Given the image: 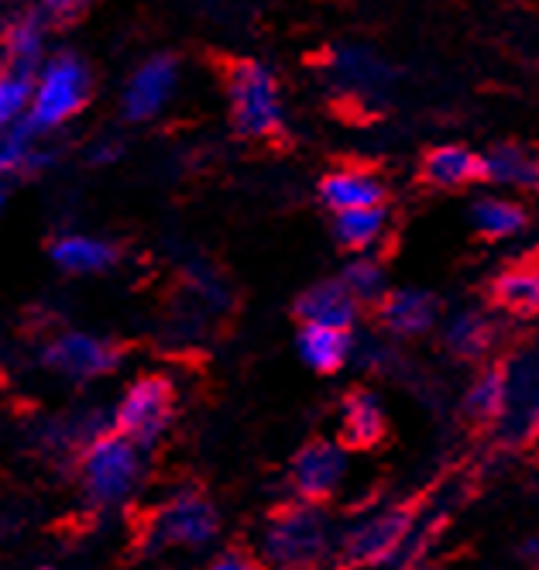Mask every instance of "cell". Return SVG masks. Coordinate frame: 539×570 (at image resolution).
I'll return each mask as SVG.
<instances>
[{"label":"cell","instance_id":"6da1fadb","mask_svg":"<svg viewBox=\"0 0 539 570\" xmlns=\"http://www.w3.org/2000/svg\"><path fill=\"white\" fill-rule=\"evenodd\" d=\"M79 478L82 492L97 509H117L138 492L145 478V454L138 443L120 436L117 430L100 433L82 446Z\"/></svg>","mask_w":539,"mask_h":570},{"label":"cell","instance_id":"7a4b0ae2","mask_svg":"<svg viewBox=\"0 0 539 570\" xmlns=\"http://www.w3.org/2000/svg\"><path fill=\"white\" fill-rule=\"evenodd\" d=\"M90 100V69L79 56H49L31 76V100L24 125L31 131H56L87 107Z\"/></svg>","mask_w":539,"mask_h":570},{"label":"cell","instance_id":"3957f363","mask_svg":"<svg viewBox=\"0 0 539 570\" xmlns=\"http://www.w3.org/2000/svg\"><path fill=\"white\" fill-rule=\"evenodd\" d=\"M227 107L234 131L244 138H272L282 131L285 107L278 79L255 59L234 62L227 69Z\"/></svg>","mask_w":539,"mask_h":570},{"label":"cell","instance_id":"277c9868","mask_svg":"<svg viewBox=\"0 0 539 570\" xmlns=\"http://www.w3.org/2000/svg\"><path fill=\"white\" fill-rule=\"evenodd\" d=\"M262 553L275 570H313L330 553V522L313 502L288 505L265 525Z\"/></svg>","mask_w":539,"mask_h":570},{"label":"cell","instance_id":"5b68a950","mask_svg":"<svg viewBox=\"0 0 539 570\" xmlns=\"http://www.w3.org/2000/svg\"><path fill=\"white\" fill-rule=\"evenodd\" d=\"M176 416V389L161 375H141L124 392V399L114 410V430L138 443L141 451L165 436Z\"/></svg>","mask_w":539,"mask_h":570},{"label":"cell","instance_id":"8992f818","mask_svg":"<svg viewBox=\"0 0 539 570\" xmlns=\"http://www.w3.org/2000/svg\"><path fill=\"white\" fill-rule=\"evenodd\" d=\"M412 522H416V512L405 505H389L379 509L364 519H357L344 540H341V557L351 567H392L402 543L412 533Z\"/></svg>","mask_w":539,"mask_h":570},{"label":"cell","instance_id":"52a82bcc","mask_svg":"<svg viewBox=\"0 0 539 570\" xmlns=\"http://www.w3.org/2000/svg\"><path fill=\"white\" fill-rule=\"evenodd\" d=\"M220 533V512L217 505L199 495V492H179L165 502L148 529L151 547L165 550V547H206Z\"/></svg>","mask_w":539,"mask_h":570},{"label":"cell","instance_id":"ba28073f","mask_svg":"<svg viewBox=\"0 0 539 570\" xmlns=\"http://www.w3.org/2000/svg\"><path fill=\"white\" fill-rule=\"evenodd\" d=\"M41 361L49 368L69 382H94L100 375H110L117 364H120V351L97 337V334H82V331H66L59 337H52L46 344V354Z\"/></svg>","mask_w":539,"mask_h":570},{"label":"cell","instance_id":"9c48e42d","mask_svg":"<svg viewBox=\"0 0 539 570\" xmlns=\"http://www.w3.org/2000/svg\"><path fill=\"white\" fill-rule=\"evenodd\" d=\"M502 368L509 379V402L499 416V430L502 440L522 443L539 433V347L516 354Z\"/></svg>","mask_w":539,"mask_h":570},{"label":"cell","instance_id":"30bf717a","mask_svg":"<svg viewBox=\"0 0 539 570\" xmlns=\"http://www.w3.org/2000/svg\"><path fill=\"white\" fill-rule=\"evenodd\" d=\"M176 90H179V66H176V59L173 56H151V59H145L131 72L128 87H124V94H120L124 117L135 120V125L158 117L165 107L173 104Z\"/></svg>","mask_w":539,"mask_h":570},{"label":"cell","instance_id":"8fae6325","mask_svg":"<svg viewBox=\"0 0 539 570\" xmlns=\"http://www.w3.org/2000/svg\"><path fill=\"white\" fill-rule=\"evenodd\" d=\"M347 478V454L341 443L313 440L293 461V488L303 502H323L337 492Z\"/></svg>","mask_w":539,"mask_h":570},{"label":"cell","instance_id":"7c38bea8","mask_svg":"<svg viewBox=\"0 0 539 570\" xmlns=\"http://www.w3.org/2000/svg\"><path fill=\"white\" fill-rule=\"evenodd\" d=\"M320 199L326 210L344 214V210H364V207H385V183L379 173L344 166L326 173L320 183Z\"/></svg>","mask_w":539,"mask_h":570},{"label":"cell","instance_id":"4fadbf2b","mask_svg":"<svg viewBox=\"0 0 539 570\" xmlns=\"http://www.w3.org/2000/svg\"><path fill=\"white\" fill-rule=\"evenodd\" d=\"M379 320L395 337H423L437 327L440 303L427 289H392L379 303Z\"/></svg>","mask_w":539,"mask_h":570},{"label":"cell","instance_id":"5bb4252c","mask_svg":"<svg viewBox=\"0 0 539 570\" xmlns=\"http://www.w3.org/2000/svg\"><path fill=\"white\" fill-rule=\"evenodd\" d=\"M361 303L344 289L341 278H326L316 282L296 299V316L303 323H316V327H337V331H351L357 320Z\"/></svg>","mask_w":539,"mask_h":570},{"label":"cell","instance_id":"9a60e30c","mask_svg":"<svg viewBox=\"0 0 539 570\" xmlns=\"http://www.w3.org/2000/svg\"><path fill=\"white\" fill-rule=\"evenodd\" d=\"M481 179L502 189H539V155L529 145L502 141L481 155Z\"/></svg>","mask_w":539,"mask_h":570},{"label":"cell","instance_id":"2e32d148","mask_svg":"<svg viewBox=\"0 0 539 570\" xmlns=\"http://www.w3.org/2000/svg\"><path fill=\"white\" fill-rule=\"evenodd\" d=\"M300 357L306 368L320 372V375H334L344 364L354 357V341L351 331H337V327H316V323H303V331L296 337Z\"/></svg>","mask_w":539,"mask_h":570},{"label":"cell","instance_id":"e0dca14e","mask_svg":"<svg viewBox=\"0 0 539 570\" xmlns=\"http://www.w3.org/2000/svg\"><path fill=\"white\" fill-rule=\"evenodd\" d=\"M52 262L69 275H100L117 265V248L94 234H66L52 244Z\"/></svg>","mask_w":539,"mask_h":570},{"label":"cell","instance_id":"ac0fdd59","mask_svg":"<svg viewBox=\"0 0 539 570\" xmlns=\"http://www.w3.org/2000/svg\"><path fill=\"white\" fill-rule=\"evenodd\" d=\"M423 179L437 189H464L481 179V155L464 145H440L423 158Z\"/></svg>","mask_w":539,"mask_h":570},{"label":"cell","instance_id":"d6986e66","mask_svg":"<svg viewBox=\"0 0 539 570\" xmlns=\"http://www.w3.org/2000/svg\"><path fill=\"white\" fill-rule=\"evenodd\" d=\"M341 436L351 446H375L385 436V410L375 392H351L341 405Z\"/></svg>","mask_w":539,"mask_h":570},{"label":"cell","instance_id":"ffe728a7","mask_svg":"<svg viewBox=\"0 0 539 570\" xmlns=\"http://www.w3.org/2000/svg\"><path fill=\"white\" fill-rule=\"evenodd\" d=\"M471 224L481 237L488 240H509L516 234L526 230L529 214L522 203H516L512 196H478L471 203Z\"/></svg>","mask_w":539,"mask_h":570},{"label":"cell","instance_id":"44dd1931","mask_svg":"<svg viewBox=\"0 0 539 570\" xmlns=\"http://www.w3.org/2000/svg\"><path fill=\"white\" fill-rule=\"evenodd\" d=\"M443 344L450 354L474 361L494 344V323L481 309H458L443 323Z\"/></svg>","mask_w":539,"mask_h":570},{"label":"cell","instance_id":"7402d4cb","mask_svg":"<svg viewBox=\"0 0 539 570\" xmlns=\"http://www.w3.org/2000/svg\"><path fill=\"white\" fill-rule=\"evenodd\" d=\"M334 72L344 87L351 90H361V94H379L389 87L392 79V69L382 56H375L371 49H341L334 56Z\"/></svg>","mask_w":539,"mask_h":570},{"label":"cell","instance_id":"603a6c76","mask_svg":"<svg viewBox=\"0 0 539 570\" xmlns=\"http://www.w3.org/2000/svg\"><path fill=\"white\" fill-rule=\"evenodd\" d=\"M389 230V210L385 207H364V210H344L334 214V237L347 252L367 255Z\"/></svg>","mask_w":539,"mask_h":570},{"label":"cell","instance_id":"cb8c5ba5","mask_svg":"<svg viewBox=\"0 0 539 570\" xmlns=\"http://www.w3.org/2000/svg\"><path fill=\"white\" fill-rule=\"evenodd\" d=\"M494 303L509 313L532 316L539 313V268H509L494 278Z\"/></svg>","mask_w":539,"mask_h":570},{"label":"cell","instance_id":"d4e9b609","mask_svg":"<svg viewBox=\"0 0 539 570\" xmlns=\"http://www.w3.org/2000/svg\"><path fill=\"white\" fill-rule=\"evenodd\" d=\"M506 402H509V379H506V368H499V364L481 372L464 399L468 413L478 423H499V416L506 413Z\"/></svg>","mask_w":539,"mask_h":570},{"label":"cell","instance_id":"484cf974","mask_svg":"<svg viewBox=\"0 0 539 570\" xmlns=\"http://www.w3.org/2000/svg\"><path fill=\"white\" fill-rule=\"evenodd\" d=\"M49 161V151L38 148V138L35 131L24 125L11 128L0 135V173H28V169H41Z\"/></svg>","mask_w":539,"mask_h":570},{"label":"cell","instance_id":"4316f807","mask_svg":"<svg viewBox=\"0 0 539 570\" xmlns=\"http://www.w3.org/2000/svg\"><path fill=\"white\" fill-rule=\"evenodd\" d=\"M8 56L21 76H31L46 62V28L38 18H21L8 28Z\"/></svg>","mask_w":539,"mask_h":570},{"label":"cell","instance_id":"83f0119b","mask_svg":"<svg viewBox=\"0 0 539 570\" xmlns=\"http://www.w3.org/2000/svg\"><path fill=\"white\" fill-rule=\"evenodd\" d=\"M344 289L357 299V303H382V296L389 293V275L382 268L379 258H371V255H357L347 262L344 275Z\"/></svg>","mask_w":539,"mask_h":570},{"label":"cell","instance_id":"f1b7e54d","mask_svg":"<svg viewBox=\"0 0 539 570\" xmlns=\"http://www.w3.org/2000/svg\"><path fill=\"white\" fill-rule=\"evenodd\" d=\"M31 100V76L21 72H0V135L18 128Z\"/></svg>","mask_w":539,"mask_h":570},{"label":"cell","instance_id":"f546056e","mask_svg":"<svg viewBox=\"0 0 539 570\" xmlns=\"http://www.w3.org/2000/svg\"><path fill=\"white\" fill-rule=\"evenodd\" d=\"M206 570H258V563L252 553H244V550H224L210 560Z\"/></svg>","mask_w":539,"mask_h":570},{"label":"cell","instance_id":"4dcf8cb0","mask_svg":"<svg viewBox=\"0 0 539 570\" xmlns=\"http://www.w3.org/2000/svg\"><path fill=\"white\" fill-rule=\"evenodd\" d=\"M87 0H41V8H46L49 14H56V18H69V14H76Z\"/></svg>","mask_w":539,"mask_h":570},{"label":"cell","instance_id":"1f68e13d","mask_svg":"<svg viewBox=\"0 0 539 570\" xmlns=\"http://www.w3.org/2000/svg\"><path fill=\"white\" fill-rule=\"evenodd\" d=\"M519 557H522V560H532V563H539V537L526 540V543L519 547Z\"/></svg>","mask_w":539,"mask_h":570},{"label":"cell","instance_id":"d6a6232c","mask_svg":"<svg viewBox=\"0 0 539 570\" xmlns=\"http://www.w3.org/2000/svg\"><path fill=\"white\" fill-rule=\"evenodd\" d=\"M405 570H443V567H433V563H412V567H405Z\"/></svg>","mask_w":539,"mask_h":570},{"label":"cell","instance_id":"836d02e7","mask_svg":"<svg viewBox=\"0 0 539 570\" xmlns=\"http://www.w3.org/2000/svg\"><path fill=\"white\" fill-rule=\"evenodd\" d=\"M0 183H4V173H0ZM0 207H4V186H0Z\"/></svg>","mask_w":539,"mask_h":570},{"label":"cell","instance_id":"e575fe53","mask_svg":"<svg viewBox=\"0 0 539 570\" xmlns=\"http://www.w3.org/2000/svg\"><path fill=\"white\" fill-rule=\"evenodd\" d=\"M35 570H46V567H35Z\"/></svg>","mask_w":539,"mask_h":570}]
</instances>
